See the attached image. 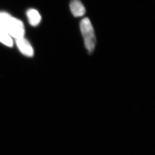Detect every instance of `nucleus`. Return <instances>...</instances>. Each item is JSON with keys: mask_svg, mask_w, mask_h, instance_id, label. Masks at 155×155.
<instances>
[{"mask_svg": "<svg viewBox=\"0 0 155 155\" xmlns=\"http://www.w3.org/2000/svg\"><path fill=\"white\" fill-rule=\"evenodd\" d=\"M0 26L4 28L12 38L17 39L24 36L25 28L23 22L6 12L0 13Z\"/></svg>", "mask_w": 155, "mask_h": 155, "instance_id": "nucleus-1", "label": "nucleus"}, {"mask_svg": "<svg viewBox=\"0 0 155 155\" xmlns=\"http://www.w3.org/2000/svg\"><path fill=\"white\" fill-rule=\"evenodd\" d=\"M80 29L84 45L90 54L93 53L96 45V37L94 28L88 18H84L80 23Z\"/></svg>", "mask_w": 155, "mask_h": 155, "instance_id": "nucleus-2", "label": "nucleus"}, {"mask_svg": "<svg viewBox=\"0 0 155 155\" xmlns=\"http://www.w3.org/2000/svg\"><path fill=\"white\" fill-rule=\"evenodd\" d=\"M17 46L19 51L24 55L28 57H32L34 55L33 47L27 39L24 37L16 39Z\"/></svg>", "mask_w": 155, "mask_h": 155, "instance_id": "nucleus-3", "label": "nucleus"}, {"mask_svg": "<svg viewBox=\"0 0 155 155\" xmlns=\"http://www.w3.org/2000/svg\"><path fill=\"white\" fill-rule=\"evenodd\" d=\"M70 8L72 15L75 17L82 16L86 12L85 8L80 0H72Z\"/></svg>", "mask_w": 155, "mask_h": 155, "instance_id": "nucleus-4", "label": "nucleus"}, {"mask_svg": "<svg viewBox=\"0 0 155 155\" xmlns=\"http://www.w3.org/2000/svg\"><path fill=\"white\" fill-rule=\"evenodd\" d=\"M27 16L29 24L32 26H37L40 22L41 17L36 9H31L27 12Z\"/></svg>", "mask_w": 155, "mask_h": 155, "instance_id": "nucleus-5", "label": "nucleus"}, {"mask_svg": "<svg viewBox=\"0 0 155 155\" xmlns=\"http://www.w3.org/2000/svg\"><path fill=\"white\" fill-rule=\"evenodd\" d=\"M0 42L8 47H11L13 45V41L11 36L5 30L0 26Z\"/></svg>", "mask_w": 155, "mask_h": 155, "instance_id": "nucleus-6", "label": "nucleus"}]
</instances>
